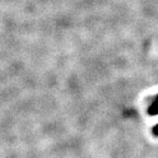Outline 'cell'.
<instances>
[{"instance_id": "6da1fadb", "label": "cell", "mask_w": 158, "mask_h": 158, "mask_svg": "<svg viewBox=\"0 0 158 158\" xmlns=\"http://www.w3.org/2000/svg\"><path fill=\"white\" fill-rule=\"evenodd\" d=\"M148 113L153 116L158 114V94L156 96V98L154 99V101L152 102L151 106H149V109H148Z\"/></svg>"}, {"instance_id": "7a4b0ae2", "label": "cell", "mask_w": 158, "mask_h": 158, "mask_svg": "<svg viewBox=\"0 0 158 158\" xmlns=\"http://www.w3.org/2000/svg\"><path fill=\"white\" fill-rule=\"evenodd\" d=\"M153 134L155 136H158V124L156 126H154V128H153Z\"/></svg>"}]
</instances>
